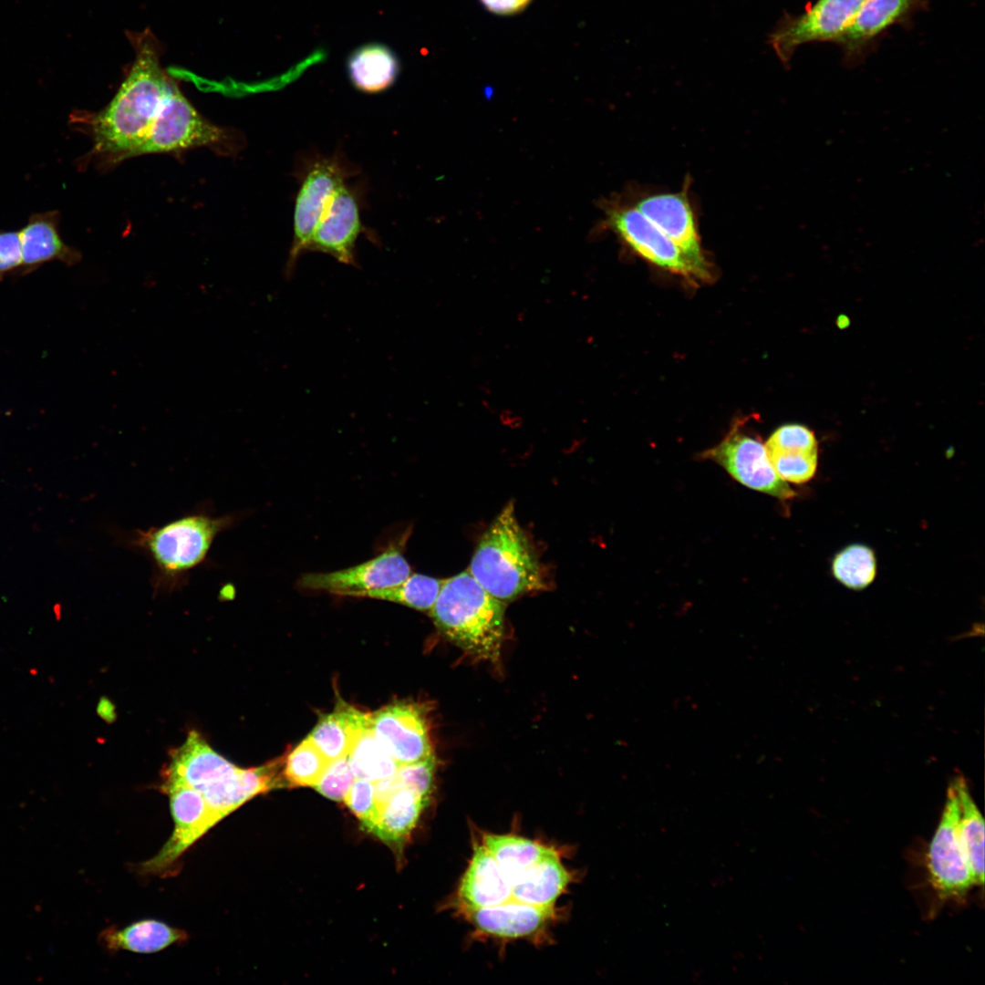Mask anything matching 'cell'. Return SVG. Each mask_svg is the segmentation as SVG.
I'll list each match as a JSON object with an SVG mask.
<instances>
[{
  "label": "cell",
  "mask_w": 985,
  "mask_h": 985,
  "mask_svg": "<svg viewBox=\"0 0 985 985\" xmlns=\"http://www.w3.org/2000/svg\"><path fill=\"white\" fill-rule=\"evenodd\" d=\"M409 534L408 530L398 542L361 564L332 572L306 573L297 584L305 589L354 597H365L372 591L396 586L411 573L404 556Z\"/></svg>",
  "instance_id": "8"
},
{
  "label": "cell",
  "mask_w": 985,
  "mask_h": 985,
  "mask_svg": "<svg viewBox=\"0 0 985 985\" xmlns=\"http://www.w3.org/2000/svg\"><path fill=\"white\" fill-rule=\"evenodd\" d=\"M136 58L109 104L98 112L74 111L70 124L93 141L87 161L115 162L134 156L171 88L153 36H132Z\"/></svg>",
  "instance_id": "1"
},
{
  "label": "cell",
  "mask_w": 985,
  "mask_h": 985,
  "mask_svg": "<svg viewBox=\"0 0 985 985\" xmlns=\"http://www.w3.org/2000/svg\"><path fill=\"white\" fill-rule=\"evenodd\" d=\"M459 896L469 910L499 905L513 898L509 879L483 845L474 849L461 879Z\"/></svg>",
  "instance_id": "19"
},
{
  "label": "cell",
  "mask_w": 985,
  "mask_h": 985,
  "mask_svg": "<svg viewBox=\"0 0 985 985\" xmlns=\"http://www.w3.org/2000/svg\"><path fill=\"white\" fill-rule=\"evenodd\" d=\"M60 213L57 210L32 214L19 230L22 264L17 276H24L52 261L72 266L81 260V254L67 245L59 233Z\"/></svg>",
  "instance_id": "17"
},
{
  "label": "cell",
  "mask_w": 985,
  "mask_h": 985,
  "mask_svg": "<svg viewBox=\"0 0 985 985\" xmlns=\"http://www.w3.org/2000/svg\"><path fill=\"white\" fill-rule=\"evenodd\" d=\"M832 572L845 586L854 590L864 589L875 580L876 575L875 553L865 544L848 545L834 557Z\"/></svg>",
  "instance_id": "30"
},
{
  "label": "cell",
  "mask_w": 985,
  "mask_h": 985,
  "mask_svg": "<svg viewBox=\"0 0 985 985\" xmlns=\"http://www.w3.org/2000/svg\"><path fill=\"white\" fill-rule=\"evenodd\" d=\"M490 12L497 15H513L524 9L532 0H480Z\"/></svg>",
  "instance_id": "38"
},
{
  "label": "cell",
  "mask_w": 985,
  "mask_h": 985,
  "mask_svg": "<svg viewBox=\"0 0 985 985\" xmlns=\"http://www.w3.org/2000/svg\"><path fill=\"white\" fill-rule=\"evenodd\" d=\"M361 231L358 188L345 183L327 205L311 236L307 252H321L342 264L356 265L355 245Z\"/></svg>",
  "instance_id": "15"
},
{
  "label": "cell",
  "mask_w": 985,
  "mask_h": 985,
  "mask_svg": "<svg viewBox=\"0 0 985 985\" xmlns=\"http://www.w3.org/2000/svg\"><path fill=\"white\" fill-rule=\"evenodd\" d=\"M347 756L356 779L372 783L394 775L399 767L378 742L369 723L357 734Z\"/></svg>",
  "instance_id": "28"
},
{
  "label": "cell",
  "mask_w": 985,
  "mask_h": 985,
  "mask_svg": "<svg viewBox=\"0 0 985 985\" xmlns=\"http://www.w3.org/2000/svg\"><path fill=\"white\" fill-rule=\"evenodd\" d=\"M474 926L482 932L507 938L531 935L553 915V907L529 905L513 898L491 907L470 909Z\"/></svg>",
  "instance_id": "20"
},
{
  "label": "cell",
  "mask_w": 985,
  "mask_h": 985,
  "mask_svg": "<svg viewBox=\"0 0 985 985\" xmlns=\"http://www.w3.org/2000/svg\"><path fill=\"white\" fill-rule=\"evenodd\" d=\"M959 810L952 783L928 849L929 879L940 898L961 897L976 886L959 835Z\"/></svg>",
  "instance_id": "9"
},
{
  "label": "cell",
  "mask_w": 985,
  "mask_h": 985,
  "mask_svg": "<svg viewBox=\"0 0 985 985\" xmlns=\"http://www.w3.org/2000/svg\"><path fill=\"white\" fill-rule=\"evenodd\" d=\"M922 0H864L835 42L847 57L860 56L869 43L894 24L905 19Z\"/></svg>",
  "instance_id": "18"
},
{
  "label": "cell",
  "mask_w": 985,
  "mask_h": 985,
  "mask_svg": "<svg viewBox=\"0 0 985 985\" xmlns=\"http://www.w3.org/2000/svg\"><path fill=\"white\" fill-rule=\"evenodd\" d=\"M110 710L111 709L109 708V703L108 701L102 700L99 702L98 711L103 718L110 715Z\"/></svg>",
  "instance_id": "39"
},
{
  "label": "cell",
  "mask_w": 985,
  "mask_h": 985,
  "mask_svg": "<svg viewBox=\"0 0 985 985\" xmlns=\"http://www.w3.org/2000/svg\"><path fill=\"white\" fill-rule=\"evenodd\" d=\"M369 723V714L345 702L320 717L308 735L310 741L328 760L347 755L357 734Z\"/></svg>",
  "instance_id": "23"
},
{
  "label": "cell",
  "mask_w": 985,
  "mask_h": 985,
  "mask_svg": "<svg viewBox=\"0 0 985 985\" xmlns=\"http://www.w3.org/2000/svg\"><path fill=\"white\" fill-rule=\"evenodd\" d=\"M428 802L414 792L400 788L378 807V816L368 831L389 845L400 849Z\"/></svg>",
  "instance_id": "24"
},
{
  "label": "cell",
  "mask_w": 985,
  "mask_h": 985,
  "mask_svg": "<svg viewBox=\"0 0 985 985\" xmlns=\"http://www.w3.org/2000/svg\"><path fill=\"white\" fill-rule=\"evenodd\" d=\"M767 455L775 472L785 482L801 484L815 474L817 451H767Z\"/></svg>",
  "instance_id": "32"
},
{
  "label": "cell",
  "mask_w": 985,
  "mask_h": 985,
  "mask_svg": "<svg viewBox=\"0 0 985 985\" xmlns=\"http://www.w3.org/2000/svg\"><path fill=\"white\" fill-rule=\"evenodd\" d=\"M344 802L361 821L365 829L368 831L378 816V810L375 797L374 783L364 779H356L345 795Z\"/></svg>",
  "instance_id": "35"
},
{
  "label": "cell",
  "mask_w": 985,
  "mask_h": 985,
  "mask_svg": "<svg viewBox=\"0 0 985 985\" xmlns=\"http://www.w3.org/2000/svg\"><path fill=\"white\" fill-rule=\"evenodd\" d=\"M110 950L154 953L187 939V933L161 921L144 919L123 928H109L101 934Z\"/></svg>",
  "instance_id": "25"
},
{
  "label": "cell",
  "mask_w": 985,
  "mask_h": 985,
  "mask_svg": "<svg viewBox=\"0 0 985 985\" xmlns=\"http://www.w3.org/2000/svg\"><path fill=\"white\" fill-rule=\"evenodd\" d=\"M161 789L169 796L174 829L161 851L141 865V870L148 874L167 871L187 849L219 823L202 795L195 789L172 781H163Z\"/></svg>",
  "instance_id": "12"
},
{
  "label": "cell",
  "mask_w": 985,
  "mask_h": 985,
  "mask_svg": "<svg viewBox=\"0 0 985 985\" xmlns=\"http://www.w3.org/2000/svg\"><path fill=\"white\" fill-rule=\"evenodd\" d=\"M371 731L399 765L432 756L424 714L416 705L397 702L369 714Z\"/></svg>",
  "instance_id": "14"
},
{
  "label": "cell",
  "mask_w": 985,
  "mask_h": 985,
  "mask_svg": "<svg viewBox=\"0 0 985 985\" xmlns=\"http://www.w3.org/2000/svg\"><path fill=\"white\" fill-rule=\"evenodd\" d=\"M329 762L307 737L284 761L287 786L313 787Z\"/></svg>",
  "instance_id": "31"
},
{
  "label": "cell",
  "mask_w": 985,
  "mask_h": 985,
  "mask_svg": "<svg viewBox=\"0 0 985 985\" xmlns=\"http://www.w3.org/2000/svg\"><path fill=\"white\" fill-rule=\"evenodd\" d=\"M635 208L668 236L700 271L710 276L693 211L684 192L648 195L640 199Z\"/></svg>",
  "instance_id": "16"
},
{
  "label": "cell",
  "mask_w": 985,
  "mask_h": 985,
  "mask_svg": "<svg viewBox=\"0 0 985 985\" xmlns=\"http://www.w3.org/2000/svg\"><path fill=\"white\" fill-rule=\"evenodd\" d=\"M358 172L341 153L316 156L298 169L300 181L294 212V235L285 272L290 275L301 254L307 252L311 236L327 205L346 181Z\"/></svg>",
  "instance_id": "6"
},
{
  "label": "cell",
  "mask_w": 985,
  "mask_h": 985,
  "mask_svg": "<svg viewBox=\"0 0 985 985\" xmlns=\"http://www.w3.org/2000/svg\"><path fill=\"white\" fill-rule=\"evenodd\" d=\"M355 780L348 756L345 755L330 761L313 787L331 800L341 801Z\"/></svg>",
  "instance_id": "33"
},
{
  "label": "cell",
  "mask_w": 985,
  "mask_h": 985,
  "mask_svg": "<svg viewBox=\"0 0 985 985\" xmlns=\"http://www.w3.org/2000/svg\"><path fill=\"white\" fill-rule=\"evenodd\" d=\"M959 801L958 830L976 886L984 882V821L963 778L953 783Z\"/></svg>",
  "instance_id": "26"
},
{
  "label": "cell",
  "mask_w": 985,
  "mask_h": 985,
  "mask_svg": "<svg viewBox=\"0 0 985 985\" xmlns=\"http://www.w3.org/2000/svg\"><path fill=\"white\" fill-rule=\"evenodd\" d=\"M609 227L638 255L648 262L690 280H708L682 251L637 208L611 207L606 213Z\"/></svg>",
  "instance_id": "11"
},
{
  "label": "cell",
  "mask_w": 985,
  "mask_h": 985,
  "mask_svg": "<svg viewBox=\"0 0 985 985\" xmlns=\"http://www.w3.org/2000/svg\"><path fill=\"white\" fill-rule=\"evenodd\" d=\"M569 878V873L551 848L511 883L513 898L536 907H553Z\"/></svg>",
  "instance_id": "21"
},
{
  "label": "cell",
  "mask_w": 985,
  "mask_h": 985,
  "mask_svg": "<svg viewBox=\"0 0 985 985\" xmlns=\"http://www.w3.org/2000/svg\"><path fill=\"white\" fill-rule=\"evenodd\" d=\"M444 579L410 573L399 584L372 591L365 597L390 601L420 610L430 611Z\"/></svg>",
  "instance_id": "29"
},
{
  "label": "cell",
  "mask_w": 985,
  "mask_h": 985,
  "mask_svg": "<svg viewBox=\"0 0 985 985\" xmlns=\"http://www.w3.org/2000/svg\"><path fill=\"white\" fill-rule=\"evenodd\" d=\"M482 845L498 863L510 883L551 850L532 840L506 835H486Z\"/></svg>",
  "instance_id": "27"
},
{
  "label": "cell",
  "mask_w": 985,
  "mask_h": 985,
  "mask_svg": "<svg viewBox=\"0 0 985 985\" xmlns=\"http://www.w3.org/2000/svg\"><path fill=\"white\" fill-rule=\"evenodd\" d=\"M702 456L717 462L734 480L750 489L781 500L791 499L795 494L775 472L765 445L758 438L733 430Z\"/></svg>",
  "instance_id": "13"
},
{
  "label": "cell",
  "mask_w": 985,
  "mask_h": 985,
  "mask_svg": "<svg viewBox=\"0 0 985 985\" xmlns=\"http://www.w3.org/2000/svg\"><path fill=\"white\" fill-rule=\"evenodd\" d=\"M233 523L229 515L191 514L161 527L140 530L133 543L150 556L159 577L168 585L199 565L215 537Z\"/></svg>",
  "instance_id": "5"
},
{
  "label": "cell",
  "mask_w": 985,
  "mask_h": 985,
  "mask_svg": "<svg viewBox=\"0 0 985 985\" xmlns=\"http://www.w3.org/2000/svg\"><path fill=\"white\" fill-rule=\"evenodd\" d=\"M227 138L225 130L202 117L172 83L134 156L217 146Z\"/></svg>",
  "instance_id": "7"
},
{
  "label": "cell",
  "mask_w": 985,
  "mask_h": 985,
  "mask_svg": "<svg viewBox=\"0 0 985 985\" xmlns=\"http://www.w3.org/2000/svg\"><path fill=\"white\" fill-rule=\"evenodd\" d=\"M283 770L282 759L240 768L215 752L198 731H191L184 743L171 751L162 777L198 791L220 822L253 797L287 786Z\"/></svg>",
  "instance_id": "2"
},
{
  "label": "cell",
  "mask_w": 985,
  "mask_h": 985,
  "mask_svg": "<svg viewBox=\"0 0 985 985\" xmlns=\"http://www.w3.org/2000/svg\"><path fill=\"white\" fill-rule=\"evenodd\" d=\"M347 70L357 89L376 94L395 83L400 66L395 52L388 46L369 43L351 52L347 61Z\"/></svg>",
  "instance_id": "22"
},
{
  "label": "cell",
  "mask_w": 985,
  "mask_h": 985,
  "mask_svg": "<svg viewBox=\"0 0 985 985\" xmlns=\"http://www.w3.org/2000/svg\"><path fill=\"white\" fill-rule=\"evenodd\" d=\"M433 772L434 759L433 756H430L417 762L399 765L395 774L404 788L429 801L432 787Z\"/></svg>",
  "instance_id": "36"
},
{
  "label": "cell",
  "mask_w": 985,
  "mask_h": 985,
  "mask_svg": "<svg viewBox=\"0 0 985 985\" xmlns=\"http://www.w3.org/2000/svg\"><path fill=\"white\" fill-rule=\"evenodd\" d=\"M22 264L19 231H0V281L6 275H16Z\"/></svg>",
  "instance_id": "37"
},
{
  "label": "cell",
  "mask_w": 985,
  "mask_h": 985,
  "mask_svg": "<svg viewBox=\"0 0 985 985\" xmlns=\"http://www.w3.org/2000/svg\"><path fill=\"white\" fill-rule=\"evenodd\" d=\"M437 628L469 656L495 663L504 638V607L467 570L444 579L430 609Z\"/></svg>",
  "instance_id": "3"
},
{
  "label": "cell",
  "mask_w": 985,
  "mask_h": 985,
  "mask_svg": "<svg viewBox=\"0 0 985 985\" xmlns=\"http://www.w3.org/2000/svg\"><path fill=\"white\" fill-rule=\"evenodd\" d=\"M864 0H816L800 16L786 15L769 35V44L780 60L788 64L802 45L835 42Z\"/></svg>",
  "instance_id": "10"
},
{
  "label": "cell",
  "mask_w": 985,
  "mask_h": 985,
  "mask_svg": "<svg viewBox=\"0 0 985 985\" xmlns=\"http://www.w3.org/2000/svg\"><path fill=\"white\" fill-rule=\"evenodd\" d=\"M767 451H817L814 434L800 424H784L775 430L765 443Z\"/></svg>",
  "instance_id": "34"
},
{
  "label": "cell",
  "mask_w": 985,
  "mask_h": 985,
  "mask_svg": "<svg viewBox=\"0 0 985 985\" xmlns=\"http://www.w3.org/2000/svg\"><path fill=\"white\" fill-rule=\"evenodd\" d=\"M468 571L503 602L546 588L537 556L509 503L482 534Z\"/></svg>",
  "instance_id": "4"
}]
</instances>
